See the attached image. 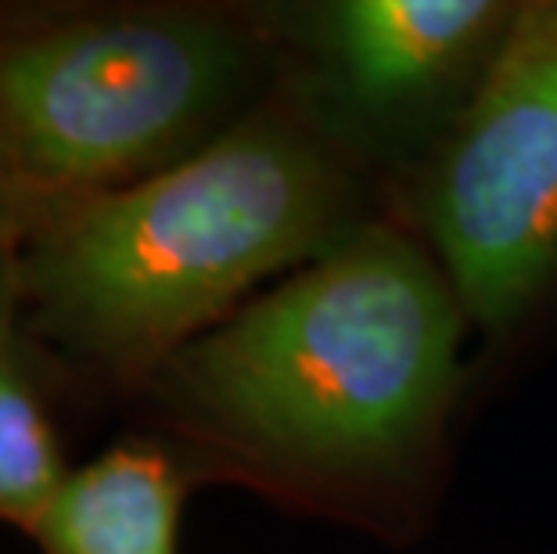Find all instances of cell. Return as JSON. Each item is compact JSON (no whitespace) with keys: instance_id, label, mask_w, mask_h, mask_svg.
<instances>
[{"instance_id":"1","label":"cell","mask_w":557,"mask_h":554,"mask_svg":"<svg viewBox=\"0 0 557 554\" xmlns=\"http://www.w3.org/2000/svg\"><path fill=\"white\" fill-rule=\"evenodd\" d=\"M457 292L363 227L170 357L137 399L191 476L274 493L407 471L457 374Z\"/></svg>"},{"instance_id":"2","label":"cell","mask_w":557,"mask_h":554,"mask_svg":"<svg viewBox=\"0 0 557 554\" xmlns=\"http://www.w3.org/2000/svg\"><path fill=\"white\" fill-rule=\"evenodd\" d=\"M349 176L288 87L148 181L18 245V324L51 389L137 396L277 270L338 245Z\"/></svg>"},{"instance_id":"3","label":"cell","mask_w":557,"mask_h":554,"mask_svg":"<svg viewBox=\"0 0 557 554\" xmlns=\"http://www.w3.org/2000/svg\"><path fill=\"white\" fill-rule=\"evenodd\" d=\"M267 65L270 19L242 8L0 0V227L22 245L191 159Z\"/></svg>"},{"instance_id":"4","label":"cell","mask_w":557,"mask_h":554,"mask_svg":"<svg viewBox=\"0 0 557 554\" xmlns=\"http://www.w3.org/2000/svg\"><path fill=\"white\" fill-rule=\"evenodd\" d=\"M460 306L515 324L557 285V0L521 8L424 187Z\"/></svg>"},{"instance_id":"5","label":"cell","mask_w":557,"mask_h":554,"mask_svg":"<svg viewBox=\"0 0 557 554\" xmlns=\"http://www.w3.org/2000/svg\"><path fill=\"white\" fill-rule=\"evenodd\" d=\"M507 22L511 8L490 0H346L320 11V44L352 101L393 112L443 87Z\"/></svg>"},{"instance_id":"6","label":"cell","mask_w":557,"mask_h":554,"mask_svg":"<svg viewBox=\"0 0 557 554\" xmlns=\"http://www.w3.org/2000/svg\"><path fill=\"white\" fill-rule=\"evenodd\" d=\"M191 468L159 435H134L73 468L33 526L37 554H181Z\"/></svg>"},{"instance_id":"7","label":"cell","mask_w":557,"mask_h":554,"mask_svg":"<svg viewBox=\"0 0 557 554\" xmlns=\"http://www.w3.org/2000/svg\"><path fill=\"white\" fill-rule=\"evenodd\" d=\"M51 385L22 338L18 299L0 310V526L33 533L69 479Z\"/></svg>"},{"instance_id":"8","label":"cell","mask_w":557,"mask_h":554,"mask_svg":"<svg viewBox=\"0 0 557 554\" xmlns=\"http://www.w3.org/2000/svg\"><path fill=\"white\" fill-rule=\"evenodd\" d=\"M18 245L11 242V234L0 227V310L18 299Z\"/></svg>"}]
</instances>
